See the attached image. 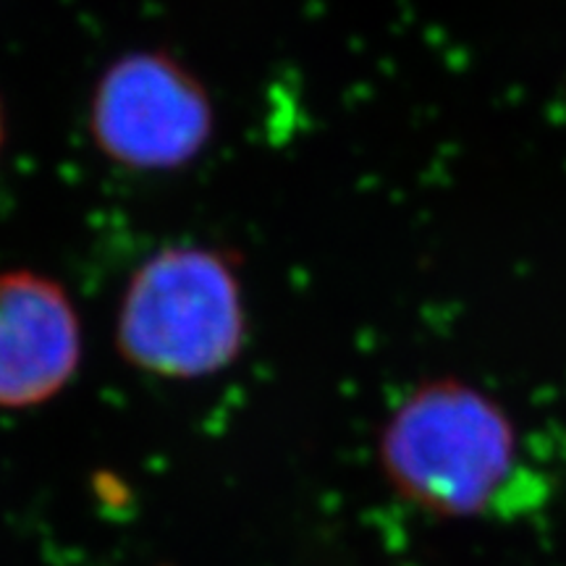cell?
Listing matches in <instances>:
<instances>
[{"label":"cell","instance_id":"277c9868","mask_svg":"<svg viewBox=\"0 0 566 566\" xmlns=\"http://www.w3.org/2000/svg\"><path fill=\"white\" fill-rule=\"evenodd\" d=\"M82 359V325L59 281L34 271L0 273V407L53 399Z\"/></svg>","mask_w":566,"mask_h":566},{"label":"cell","instance_id":"6da1fadb","mask_svg":"<svg viewBox=\"0 0 566 566\" xmlns=\"http://www.w3.org/2000/svg\"><path fill=\"white\" fill-rule=\"evenodd\" d=\"M506 409L454 378L415 388L380 430V470L401 499L438 516H475L499 501L520 462Z\"/></svg>","mask_w":566,"mask_h":566},{"label":"cell","instance_id":"3957f363","mask_svg":"<svg viewBox=\"0 0 566 566\" xmlns=\"http://www.w3.org/2000/svg\"><path fill=\"white\" fill-rule=\"evenodd\" d=\"M90 137L105 158L142 174L192 166L216 132L210 92L166 51H132L103 71L90 97Z\"/></svg>","mask_w":566,"mask_h":566},{"label":"cell","instance_id":"7a4b0ae2","mask_svg":"<svg viewBox=\"0 0 566 566\" xmlns=\"http://www.w3.org/2000/svg\"><path fill=\"white\" fill-rule=\"evenodd\" d=\"M244 292L229 254L179 244L155 252L126 286L116 342L126 363L163 378H205L239 357Z\"/></svg>","mask_w":566,"mask_h":566},{"label":"cell","instance_id":"5b68a950","mask_svg":"<svg viewBox=\"0 0 566 566\" xmlns=\"http://www.w3.org/2000/svg\"><path fill=\"white\" fill-rule=\"evenodd\" d=\"M3 145H6V111H3V103H0V153H3Z\"/></svg>","mask_w":566,"mask_h":566}]
</instances>
